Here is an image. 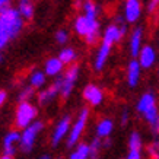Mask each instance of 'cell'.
I'll use <instances>...</instances> for the list:
<instances>
[{"label":"cell","mask_w":159,"mask_h":159,"mask_svg":"<svg viewBox=\"0 0 159 159\" xmlns=\"http://www.w3.org/2000/svg\"><path fill=\"white\" fill-rule=\"evenodd\" d=\"M158 43H159V38H158Z\"/></svg>","instance_id":"obj_39"},{"label":"cell","mask_w":159,"mask_h":159,"mask_svg":"<svg viewBox=\"0 0 159 159\" xmlns=\"http://www.w3.org/2000/svg\"><path fill=\"white\" fill-rule=\"evenodd\" d=\"M73 29L79 37L85 38L88 45H95L99 38V20L97 18H89L86 15H79L75 22Z\"/></svg>","instance_id":"obj_2"},{"label":"cell","mask_w":159,"mask_h":159,"mask_svg":"<svg viewBox=\"0 0 159 159\" xmlns=\"http://www.w3.org/2000/svg\"><path fill=\"white\" fill-rule=\"evenodd\" d=\"M114 130V123L111 118H102L95 127V133L99 139H108Z\"/></svg>","instance_id":"obj_20"},{"label":"cell","mask_w":159,"mask_h":159,"mask_svg":"<svg viewBox=\"0 0 159 159\" xmlns=\"http://www.w3.org/2000/svg\"><path fill=\"white\" fill-rule=\"evenodd\" d=\"M83 99L92 107H99L104 102V91L95 83H88L82 91Z\"/></svg>","instance_id":"obj_9"},{"label":"cell","mask_w":159,"mask_h":159,"mask_svg":"<svg viewBox=\"0 0 159 159\" xmlns=\"http://www.w3.org/2000/svg\"><path fill=\"white\" fill-rule=\"evenodd\" d=\"M142 64L137 58H133L130 63H129V66H127V73H125V76H127V85L130 88H136L139 85L140 82V75H142Z\"/></svg>","instance_id":"obj_11"},{"label":"cell","mask_w":159,"mask_h":159,"mask_svg":"<svg viewBox=\"0 0 159 159\" xmlns=\"http://www.w3.org/2000/svg\"><path fill=\"white\" fill-rule=\"evenodd\" d=\"M34 89L35 88H32L31 85H29V88H24V89L20 91V93H19V101H28L29 98L32 97Z\"/></svg>","instance_id":"obj_30"},{"label":"cell","mask_w":159,"mask_h":159,"mask_svg":"<svg viewBox=\"0 0 159 159\" xmlns=\"http://www.w3.org/2000/svg\"><path fill=\"white\" fill-rule=\"evenodd\" d=\"M25 19L18 7H2L0 9V48H5L9 41L15 39L22 32Z\"/></svg>","instance_id":"obj_1"},{"label":"cell","mask_w":159,"mask_h":159,"mask_svg":"<svg viewBox=\"0 0 159 159\" xmlns=\"http://www.w3.org/2000/svg\"><path fill=\"white\" fill-rule=\"evenodd\" d=\"M88 117H89V110H88V108L80 110V112L77 114L75 123L72 124V129L69 131V136L66 137V146H67V148H75V146L79 143L83 131L86 129Z\"/></svg>","instance_id":"obj_4"},{"label":"cell","mask_w":159,"mask_h":159,"mask_svg":"<svg viewBox=\"0 0 159 159\" xmlns=\"http://www.w3.org/2000/svg\"><path fill=\"white\" fill-rule=\"evenodd\" d=\"M153 105H156V95L150 91L145 92V93L137 99V102H136V111L143 116L146 111L149 110V108H152Z\"/></svg>","instance_id":"obj_17"},{"label":"cell","mask_w":159,"mask_h":159,"mask_svg":"<svg viewBox=\"0 0 159 159\" xmlns=\"http://www.w3.org/2000/svg\"><path fill=\"white\" fill-rule=\"evenodd\" d=\"M143 118H145V121L149 124L152 133H153V134H158L159 133V110H158V107L153 105L152 108H149V110L143 114Z\"/></svg>","instance_id":"obj_19"},{"label":"cell","mask_w":159,"mask_h":159,"mask_svg":"<svg viewBox=\"0 0 159 159\" xmlns=\"http://www.w3.org/2000/svg\"><path fill=\"white\" fill-rule=\"evenodd\" d=\"M91 158V146L88 143H77L75 152L70 153L69 159H89Z\"/></svg>","instance_id":"obj_22"},{"label":"cell","mask_w":159,"mask_h":159,"mask_svg":"<svg viewBox=\"0 0 159 159\" xmlns=\"http://www.w3.org/2000/svg\"><path fill=\"white\" fill-rule=\"evenodd\" d=\"M156 2H158V3H159V0H156Z\"/></svg>","instance_id":"obj_38"},{"label":"cell","mask_w":159,"mask_h":159,"mask_svg":"<svg viewBox=\"0 0 159 159\" xmlns=\"http://www.w3.org/2000/svg\"><path fill=\"white\" fill-rule=\"evenodd\" d=\"M125 159H143L142 156V150H129V153Z\"/></svg>","instance_id":"obj_31"},{"label":"cell","mask_w":159,"mask_h":159,"mask_svg":"<svg viewBox=\"0 0 159 159\" xmlns=\"http://www.w3.org/2000/svg\"><path fill=\"white\" fill-rule=\"evenodd\" d=\"M77 79H79V66L77 64H72L70 67L66 70V73L63 75V82H61V91L60 95L63 98H69L70 93L75 89Z\"/></svg>","instance_id":"obj_6"},{"label":"cell","mask_w":159,"mask_h":159,"mask_svg":"<svg viewBox=\"0 0 159 159\" xmlns=\"http://www.w3.org/2000/svg\"><path fill=\"white\" fill-rule=\"evenodd\" d=\"M6 99H7V92H6L5 89H2V91H0V105H3Z\"/></svg>","instance_id":"obj_34"},{"label":"cell","mask_w":159,"mask_h":159,"mask_svg":"<svg viewBox=\"0 0 159 159\" xmlns=\"http://www.w3.org/2000/svg\"><path fill=\"white\" fill-rule=\"evenodd\" d=\"M10 5V0H0V6L2 7H6V6Z\"/></svg>","instance_id":"obj_35"},{"label":"cell","mask_w":159,"mask_h":159,"mask_svg":"<svg viewBox=\"0 0 159 159\" xmlns=\"http://www.w3.org/2000/svg\"><path fill=\"white\" fill-rule=\"evenodd\" d=\"M127 121H129V111L124 110L123 111V114H121V124L125 125L127 124Z\"/></svg>","instance_id":"obj_33"},{"label":"cell","mask_w":159,"mask_h":159,"mask_svg":"<svg viewBox=\"0 0 159 159\" xmlns=\"http://www.w3.org/2000/svg\"><path fill=\"white\" fill-rule=\"evenodd\" d=\"M123 16L127 24H136L142 16V5L139 0H125Z\"/></svg>","instance_id":"obj_10"},{"label":"cell","mask_w":159,"mask_h":159,"mask_svg":"<svg viewBox=\"0 0 159 159\" xmlns=\"http://www.w3.org/2000/svg\"><path fill=\"white\" fill-rule=\"evenodd\" d=\"M57 95H60V88L53 83L51 86L45 88L43 91H39L38 97H37V101H38L39 105H48L50 102L56 99Z\"/></svg>","instance_id":"obj_18"},{"label":"cell","mask_w":159,"mask_h":159,"mask_svg":"<svg viewBox=\"0 0 159 159\" xmlns=\"http://www.w3.org/2000/svg\"><path fill=\"white\" fill-rule=\"evenodd\" d=\"M0 159H13V155H6V153H3Z\"/></svg>","instance_id":"obj_37"},{"label":"cell","mask_w":159,"mask_h":159,"mask_svg":"<svg viewBox=\"0 0 159 159\" xmlns=\"http://www.w3.org/2000/svg\"><path fill=\"white\" fill-rule=\"evenodd\" d=\"M72 129V120L70 116H64L61 120L58 121L56 127H54L53 133H51V145L56 148L63 142V139H66L69 136V131Z\"/></svg>","instance_id":"obj_7"},{"label":"cell","mask_w":159,"mask_h":159,"mask_svg":"<svg viewBox=\"0 0 159 159\" xmlns=\"http://www.w3.org/2000/svg\"><path fill=\"white\" fill-rule=\"evenodd\" d=\"M148 155H149L150 159H159V139L153 140L148 146Z\"/></svg>","instance_id":"obj_28"},{"label":"cell","mask_w":159,"mask_h":159,"mask_svg":"<svg viewBox=\"0 0 159 159\" xmlns=\"http://www.w3.org/2000/svg\"><path fill=\"white\" fill-rule=\"evenodd\" d=\"M43 129H44V123L37 120L32 124H29L28 127L24 129V131L20 133V140H19V148L24 153H29L31 150L34 149V145L37 142V136L41 133Z\"/></svg>","instance_id":"obj_5"},{"label":"cell","mask_w":159,"mask_h":159,"mask_svg":"<svg viewBox=\"0 0 159 159\" xmlns=\"http://www.w3.org/2000/svg\"><path fill=\"white\" fill-rule=\"evenodd\" d=\"M54 38H56V41H57L58 44H66L69 41V32L66 31V29H58L57 32H56V35H54Z\"/></svg>","instance_id":"obj_29"},{"label":"cell","mask_w":159,"mask_h":159,"mask_svg":"<svg viewBox=\"0 0 159 159\" xmlns=\"http://www.w3.org/2000/svg\"><path fill=\"white\" fill-rule=\"evenodd\" d=\"M20 134L16 130H10L3 136V152L6 155L16 153V143H19Z\"/></svg>","instance_id":"obj_15"},{"label":"cell","mask_w":159,"mask_h":159,"mask_svg":"<svg viewBox=\"0 0 159 159\" xmlns=\"http://www.w3.org/2000/svg\"><path fill=\"white\" fill-rule=\"evenodd\" d=\"M38 159H53L51 158V155H48V153H44V155H41Z\"/></svg>","instance_id":"obj_36"},{"label":"cell","mask_w":159,"mask_h":159,"mask_svg":"<svg viewBox=\"0 0 159 159\" xmlns=\"http://www.w3.org/2000/svg\"><path fill=\"white\" fill-rule=\"evenodd\" d=\"M156 9H158V2L156 0H150L148 3V6H146V10L149 13H153V12H156Z\"/></svg>","instance_id":"obj_32"},{"label":"cell","mask_w":159,"mask_h":159,"mask_svg":"<svg viewBox=\"0 0 159 159\" xmlns=\"http://www.w3.org/2000/svg\"><path fill=\"white\" fill-rule=\"evenodd\" d=\"M89 146H91V158L89 159H98V156H99V150H101V148H102V140L97 136V137L89 143Z\"/></svg>","instance_id":"obj_27"},{"label":"cell","mask_w":159,"mask_h":159,"mask_svg":"<svg viewBox=\"0 0 159 159\" xmlns=\"http://www.w3.org/2000/svg\"><path fill=\"white\" fill-rule=\"evenodd\" d=\"M58 57L61 58V61L64 63V64H72L75 60H76L77 54L76 51L73 48H70V47H67V48H63L60 53H58Z\"/></svg>","instance_id":"obj_26"},{"label":"cell","mask_w":159,"mask_h":159,"mask_svg":"<svg viewBox=\"0 0 159 159\" xmlns=\"http://www.w3.org/2000/svg\"><path fill=\"white\" fill-rule=\"evenodd\" d=\"M83 13L89 16V18H97L98 19V15H99V6L93 2V0H83V5H82Z\"/></svg>","instance_id":"obj_24"},{"label":"cell","mask_w":159,"mask_h":159,"mask_svg":"<svg viewBox=\"0 0 159 159\" xmlns=\"http://www.w3.org/2000/svg\"><path fill=\"white\" fill-rule=\"evenodd\" d=\"M156 58H158L156 51H155V48L152 47V45H149V44L143 45L142 50H140L139 56H137V60L140 61V64H142V67L143 69L153 67V64L156 63Z\"/></svg>","instance_id":"obj_12"},{"label":"cell","mask_w":159,"mask_h":159,"mask_svg":"<svg viewBox=\"0 0 159 159\" xmlns=\"http://www.w3.org/2000/svg\"><path fill=\"white\" fill-rule=\"evenodd\" d=\"M45 77H47V73L44 70H34V72L29 75V85L32 88H43L45 85Z\"/></svg>","instance_id":"obj_23"},{"label":"cell","mask_w":159,"mask_h":159,"mask_svg":"<svg viewBox=\"0 0 159 159\" xmlns=\"http://www.w3.org/2000/svg\"><path fill=\"white\" fill-rule=\"evenodd\" d=\"M127 32V25L125 24H111L108 25L104 31V34H102V41L107 44H110V45H114V44L120 43L121 38L125 35Z\"/></svg>","instance_id":"obj_8"},{"label":"cell","mask_w":159,"mask_h":159,"mask_svg":"<svg viewBox=\"0 0 159 159\" xmlns=\"http://www.w3.org/2000/svg\"><path fill=\"white\" fill-rule=\"evenodd\" d=\"M142 39H143V29L137 26L133 29V32L130 35V41H129V48H130V54L133 58H137L140 50H142Z\"/></svg>","instance_id":"obj_14"},{"label":"cell","mask_w":159,"mask_h":159,"mask_svg":"<svg viewBox=\"0 0 159 159\" xmlns=\"http://www.w3.org/2000/svg\"><path fill=\"white\" fill-rule=\"evenodd\" d=\"M37 116H38L37 107L32 105L29 101H19L15 111V125L18 129H25L34 123Z\"/></svg>","instance_id":"obj_3"},{"label":"cell","mask_w":159,"mask_h":159,"mask_svg":"<svg viewBox=\"0 0 159 159\" xmlns=\"http://www.w3.org/2000/svg\"><path fill=\"white\" fill-rule=\"evenodd\" d=\"M64 63L61 61V58L58 57H50L47 61L44 63V72L47 73V76H51V77H57L60 76V73L63 72L64 69Z\"/></svg>","instance_id":"obj_16"},{"label":"cell","mask_w":159,"mask_h":159,"mask_svg":"<svg viewBox=\"0 0 159 159\" xmlns=\"http://www.w3.org/2000/svg\"><path fill=\"white\" fill-rule=\"evenodd\" d=\"M111 48H112V45L101 41V45H99V48H98L97 56H95V61H93V69H95L97 72H101L102 69L105 67L107 60L110 58Z\"/></svg>","instance_id":"obj_13"},{"label":"cell","mask_w":159,"mask_h":159,"mask_svg":"<svg viewBox=\"0 0 159 159\" xmlns=\"http://www.w3.org/2000/svg\"><path fill=\"white\" fill-rule=\"evenodd\" d=\"M32 2L34 0H19L18 2V10H19V13L22 15V18L25 20H31L34 18L35 7Z\"/></svg>","instance_id":"obj_21"},{"label":"cell","mask_w":159,"mask_h":159,"mask_svg":"<svg viewBox=\"0 0 159 159\" xmlns=\"http://www.w3.org/2000/svg\"><path fill=\"white\" fill-rule=\"evenodd\" d=\"M129 150H142L143 148V140H142V136L137 131H133L129 136Z\"/></svg>","instance_id":"obj_25"}]
</instances>
